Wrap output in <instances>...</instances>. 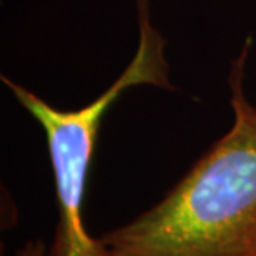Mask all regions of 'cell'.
Segmentation results:
<instances>
[{
  "mask_svg": "<svg viewBox=\"0 0 256 256\" xmlns=\"http://www.w3.org/2000/svg\"><path fill=\"white\" fill-rule=\"evenodd\" d=\"M252 38L230 72L233 125L146 212L104 233L110 256H256V106L244 94Z\"/></svg>",
  "mask_w": 256,
  "mask_h": 256,
  "instance_id": "obj_1",
  "label": "cell"
},
{
  "mask_svg": "<svg viewBox=\"0 0 256 256\" xmlns=\"http://www.w3.org/2000/svg\"><path fill=\"white\" fill-rule=\"evenodd\" d=\"M140 40L122 75L88 105L58 110L17 82L2 76L17 102L38 122L47 138L57 196V226L48 256H110L104 240L86 230L84 204L92 158L106 112L126 90L140 85L176 90L170 84L166 42L152 24L150 8L138 10Z\"/></svg>",
  "mask_w": 256,
  "mask_h": 256,
  "instance_id": "obj_2",
  "label": "cell"
},
{
  "mask_svg": "<svg viewBox=\"0 0 256 256\" xmlns=\"http://www.w3.org/2000/svg\"><path fill=\"white\" fill-rule=\"evenodd\" d=\"M15 256H48V250L42 240H28Z\"/></svg>",
  "mask_w": 256,
  "mask_h": 256,
  "instance_id": "obj_3",
  "label": "cell"
}]
</instances>
